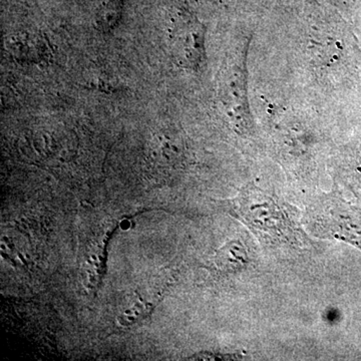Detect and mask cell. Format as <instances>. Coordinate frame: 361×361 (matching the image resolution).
<instances>
[{
  "instance_id": "cell-1",
  "label": "cell",
  "mask_w": 361,
  "mask_h": 361,
  "mask_svg": "<svg viewBox=\"0 0 361 361\" xmlns=\"http://www.w3.org/2000/svg\"><path fill=\"white\" fill-rule=\"evenodd\" d=\"M237 211L247 225L272 242L299 241L300 232L286 207L257 190H247L239 199Z\"/></svg>"
},
{
  "instance_id": "cell-2",
  "label": "cell",
  "mask_w": 361,
  "mask_h": 361,
  "mask_svg": "<svg viewBox=\"0 0 361 361\" xmlns=\"http://www.w3.org/2000/svg\"><path fill=\"white\" fill-rule=\"evenodd\" d=\"M306 225L323 238L345 240L361 247V215L336 196L320 199L308 209Z\"/></svg>"
},
{
  "instance_id": "cell-3",
  "label": "cell",
  "mask_w": 361,
  "mask_h": 361,
  "mask_svg": "<svg viewBox=\"0 0 361 361\" xmlns=\"http://www.w3.org/2000/svg\"><path fill=\"white\" fill-rule=\"evenodd\" d=\"M246 247L239 241H233L221 248L216 255V264L226 272H238L248 264Z\"/></svg>"
},
{
  "instance_id": "cell-4",
  "label": "cell",
  "mask_w": 361,
  "mask_h": 361,
  "mask_svg": "<svg viewBox=\"0 0 361 361\" xmlns=\"http://www.w3.org/2000/svg\"><path fill=\"white\" fill-rule=\"evenodd\" d=\"M353 178L361 185V153L353 161Z\"/></svg>"
}]
</instances>
